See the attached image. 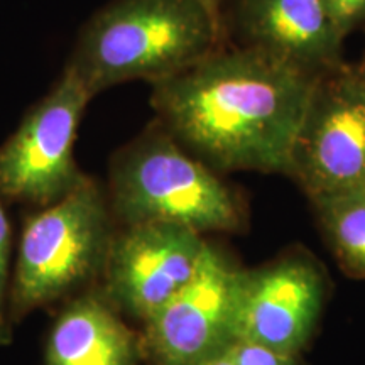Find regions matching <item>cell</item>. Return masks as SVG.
Here are the masks:
<instances>
[{
    "mask_svg": "<svg viewBox=\"0 0 365 365\" xmlns=\"http://www.w3.org/2000/svg\"><path fill=\"white\" fill-rule=\"evenodd\" d=\"M319 76L250 46L150 85L156 118L213 170L286 175Z\"/></svg>",
    "mask_w": 365,
    "mask_h": 365,
    "instance_id": "obj_1",
    "label": "cell"
},
{
    "mask_svg": "<svg viewBox=\"0 0 365 365\" xmlns=\"http://www.w3.org/2000/svg\"><path fill=\"white\" fill-rule=\"evenodd\" d=\"M323 235L349 276L365 279V186L312 202Z\"/></svg>",
    "mask_w": 365,
    "mask_h": 365,
    "instance_id": "obj_12",
    "label": "cell"
},
{
    "mask_svg": "<svg viewBox=\"0 0 365 365\" xmlns=\"http://www.w3.org/2000/svg\"><path fill=\"white\" fill-rule=\"evenodd\" d=\"M12 225L9 222L4 198L0 196V346L12 341V323L9 318V286H11Z\"/></svg>",
    "mask_w": 365,
    "mask_h": 365,
    "instance_id": "obj_13",
    "label": "cell"
},
{
    "mask_svg": "<svg viewBox=\"0 0 365 365\" xmlns=\"http://www.w3.org/2000/svg\"><path fill=\"white\" fill-rule=\"evenodd\" d=\"M223 46V16L202 0H110L81 26L65 68L95 98L129 81L159 83Z\"/></svg>",
    "mask_w": 365,
    "mask_h": 365,
    "instance_id": "obj_2",
    "label": "cell"
},
{
    "mask_svg": "<svg viewBox=\"0 0 365 365\" xmlns=\"http://www.w3.org/2000/svg\"><path fill=\"white\" fill-rule=\"evenodd\" d=\"M341 34L349 36L365 27V0H323Z\"/></svg>",
    "mask_w": 365,
    "mask_h": 365,
    "instance_id": "obj_15",
    "label": "cell"
},
{
    "mask_svg": "<svg viewBox=\"0 0 365 365\" xmlns=\"http://www.w3.org/2000/svg\"><path fill=\"white\" fill-rule=\"evenodd\" d=\"M205 365H235V364H234V359H232V355H230V350H228L227 354H223V355H220V357L210 360V362H207Z\"/></svg>",
    "mask_w": 365,
    "mask_h": 365,
    "instance_id": "obj_16",
    "label": "cell"
},
{
    "mask_svg": "<svg viewBox=\"0 0 365 365\" xmlns=\"http://www.w3.org/2000/svg\"><path fill=\"white\" fill-rule=\"evenodd\" d=\"M202 2L207 4V6L212 9V11H215L217 14H220V16H223V12H222L223 0H202Z\"/></svg>",
    "mask_w": 365,
    "mask_h": 365,
    "instance_id": "obj_18",
    "label": "cell"
},
{
    "mask_svg": "<svg viewBox=\"0 0 365 365\" xmlns=\"http://www.w3.org/2000/svg\"><path fill=\"white\" fill-rule=\"evenodd\" d=\"M105 190L118 227L166 222L202 235L247 227L239 191L182 148L158 118L112 154Z\"/></svg>",
    "mask_w": 365,
    "mask_h": 365,
    "instance_id": "obj_3",
    "label": "cell"
},
{
    "mask_svg": "<svg viewBox=\"0 0 365 365\" xmlns=\"http://www.w3.org/2000/svg\"><path fill=\"white\" fill-rule=\"evenodd\" d=\"M354 68H355V71H357V75H359V78L362 80V83L365 85V53H364V56H362V59H360L359 63H355L354 65Z\"/></svg>",
    "mask_w": 365,
    "mask_h": 365,
    "instance_id": "obj_17",
    "label": "cell"
},
{
    "mask_svg": "<svg viewBox=\"0 0 365 365\" xmlns=\"http://www.w3.org/2000/svg\"><path fill=\"white\" fill-rule=\"evenodd\" d=\"M207 245L176 223L118 227L97 289L118 313L144 323L193 281Z\"/></svg>",
    "mask_w": 365,
    "mask_h": 365,
    "instance_id": "obj_8",
    "label": "cell"
},
{
    "mask_svg": "<svg viewBox=\"0 0 365 365\" xmlns=\"http://www.w3.org/2000/svg\"><path fill=\"white\" fill-rule=\"evenodd\" d=\"M117 228L107 190L91 176L61 202L29 213L9 286L12 327L34 309L93 289Z\"/></svg>",
    "mask_w": 365,
    "mask_h": 365,
    "instance_id": "obj_4",
    "label": "cell"
},
{
    "mask_svg": "<svg viewBox=\"0 0 365 365\" xmlns=\"http://www.w3.org/2000/svg\"><path fill=\"white\" fill-rule=\"evenodd\" d=\"M235 365H298V355L284 354L247 340H237L230 349Z\"/></svg>",
    "mask_w": 365,
    "mask_h": 365,
    "instance_id": "obj_14",
    "label": "cell"
},
{
    "mask_svg": "<svg viewBox=\"0 0 365 365\" xmlns=\"http://www.w3.org/2000/svg\"><path fill=\"white\" fill-rule=\"evenodd\" d=\"M93 97L68 68L0 144V196L38 210L88 180L75 159L81 118Z\"/></svg>",
    "mask_w": 365,
    "mask_h": 365,
    "instance_id": "obj_5",
    "label": "cell"
},
{
    "mask_svg": "<svg viewBox=\"0 0 365 365\" xmlns=\"http://www.w3.org/2000/svg\"><path fill=\"white\" fill-rule=\"evenodd\" d=\"M325 298V274L301 250L259 269H242L239 340L298 355L312 339Z\"/></svg>",
    "mask_w": 365,
    "mask_h": 365,
    "instance_id": "obj_9",
    "label": "cell"
},
{
    "mask_svg": "<svg viewBox=\"0 0 365 365\" xmlns=\"http://www.w3.org/2000/svg\"><path fill=\"white\" fill-rule=\"evenodd\" d=\"M240 46L262 49L313 75L344 65L345 36L323 0H239Z\"/></svg>",
    "mask_w": 365,
    "mask_h": 365,
    "instance_id": "obj_10",
    "label": "cell"
},
{
    "mask_svg": "<svg viewBox=\"0 0 365 365\" xmlns=\"http://www.w3.org/2000/svg\"><path fill=\"white\" fill-rule=\"evenodd\" d=\"M287 176L309 202L365 186V85L344 63L314 85Z\"/></svg>",
    "mask_w": 365,
    "mask_h": 365,
    "instance_id": "obj_6",
    "label": "cell"
},
{
    "mask_svg": "<svg viewBox=\"0 0 365 365\" xmlns=\"http://www.w3.org/2000/svg\"><path fill=\"white\" fill-rule=\"evenodd\" d=\"M242 269L208 242L198 272L180 294L145 319L140 331L149 365H205L239 340Z\"/></svg>",
    "mask_w": 365,
    "mask_h": 365,
    "instance_id": "obj_7",
    "label": "cell"
},
{
    "mask_svg": "<svg viewBox=\"0 0 365 365\" xmlns=\"http://www.w3.org/2000/svg\"><path fill=\"white\" fill-rule=\"evenodd\" d=\"M46 365H140L143 346L120 313L88 289L68 301L54 319L44 349Z\"/></svg>",
    "mask_w": 365,
    "mask_h": 365,
    "instance_id": "obj_11",
    "label": "cell"
}]
</instances>
